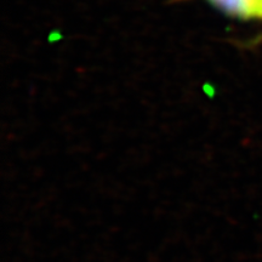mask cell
<instances>
[{"label":"cell","instance_id":"cell-1","mask_svg":"<svg viewBox=\"0 0 262 262\" xmlns=\"http://www.w3.org/2000/svg\"><path fill=\"white\" fill-rule=\"evenodd\" d=\"M225 14L241 19H262V0H208Z\"/></svg>","mask_w":262,"mask_h":262}]
</instances>
